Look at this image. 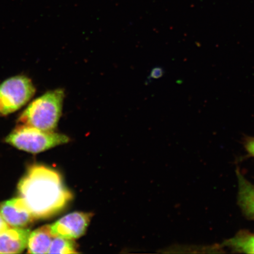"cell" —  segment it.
Masks as SVG:
<instances>
[{"mask_svg":"<svg viewBox=\"0 0 254 254\" xmlns=\"http://www.w3.org/2000/svg\"><path fill=\"white\" fill-rule=\"evenodd\" d=\"M91 217V213L82 212H74L64 216L50 225L53 236L68 240L77 239L86 232Z\"/></svg>","mask_w":254,"mask_h":254,"instance_id":"obj_5","label":"cell"},{"mask_svg":"<svg viewBox=\"0 0 254 254\" xmlns=\"http://www.w3.org/2000/svg\"><path fill=\"white\" fill-rule=\"evenodd\" d=\"M238 178L240 206L247 215L254 218V186L241 174H238Z\"/></svg>","mask_w":254,"mask_h":254,"instance_id":"obj_9","label":"cell"},{"mask_svg":"<svg viewBox=\"0 0 254 254\" xmlns=\"http://www.w3.org/2000/svg\"><path fill=\"white\" fill-rule=\"evenodd\" d=\"M36 93L31 79L25 75H17L0 84V113L6 116L21 109Z\"/></svg>","mask_w":254,"mask_h":254,"instance_id":"obj_4","label":"cell"},{"mask_svg":"<svg viewBox=\"0 0 254 254\" xmlns=\"http://www.w3.org/2000/svg\"><path fill=\"white\" fill-rule=\"evenodd\" d=\"M75 243L72 240L54 237L49 254H77Z\"/></svg>","mask_w":254,"mask_h":254,"instance_id":"obj_11","label":"cell"},{"mask_svg":"<svg viewBox=\"0 0 254 254\" xmlns=\"http://www.w3.org/2000/svg\"><path fill=\"white\" fill-rule=\"evenodd\" d=\"M246 148L247 151L254 156V138L250 139V141H248Z\"/></svg>","mask_w":254,"mask_h":254,"instance_id":"obj_14","label":"cell"},{"mask_svg":"<svg viewBox=\"0 0 254 254\" xmlns=\"http://www.w3.org/2000/svg\"><path fill=\"white\" fill-rule=\"evenodd\" d=\"M31 231L28 228L12 227L0 234V254H20L27 247Z\"/></svg>","mask_w":254,"mask_h":254,"instance_id":"obj_7","label":"cell"},{"mask_svg":"<svg viewBox=\"0 0 254 254\" xmlns=\"http://www.w3.org/2000/svg\"><path fill=\"white\" fill-rule=\"evenodd\" d=\"M0 213L12 227L25 228L34 220L24 199L20 196L0 204Z\"/></svg>","mask_w":254,"mask_h":254,"instance_id":"obj_6","label":"cell"},{"mask_svg":"<svg viewBox=\"0 0 254 254\" xmlns=\"http://www.w3.org/2000/svg\"><path fill=\"white\" fill-rule=\"evenodd\" d=\"M17 190L34 219L39 220L59 214L72 198L60 174L43 165L30 167L19 182Z\"/></svg>","mask_w":254,"mask_h":254,"instance_id":"obj_1","label":"cell"},{"mask_svg":"<svg viewBox=\"0 0 254 254\" xmlns=\"http://www.w3.org/2000/svg\"><path fill=\"white\" fill-rule=\"evenodd\" d=\"M65 92L63 89L49 91L31 102L19 117V125L52 131L62 114Z\"/></svg>","mask_w":254,"mask_h":254,"instance_id":"obj_2","label":"cell"},{"mask_svg":"<svg viewBox=\"0 0 254 254\" xmlns=\"http://www.w3.org/2000/svg\"><path fill=\"white\" fill-rule=\"evenodd\" d=\"M226 245L237 252L254 254V234H241L228 240Z\"/></svg>","mask_w":254,"mask_h":254,"instance_id":"obj_10","label":"cell"},{"mask_svg":"<svg viewBox=\"0 0 254 254\" xmlns=\"http://www.w3.org/2000/svg\"><path fill=\"white\" fill-rule=\"evenodd\" d=\"M54 236L50 225H44L30 233L27 249L30 254H49Z\"/></svg>","mask_w":254,"mask_h":254,"instance_id":"obj_8","label":"cell"},{"mask_svg":"<svg viewBox=\"0 0 254 254\" xmlns=\"http://www.w3.org/2000/svg\"><path fill=\"white\" fill-rule=\"evenodd\" d=\"M164 73V69L161 67H155L152 69L150 76L148 78V80L152 79H158L163 75Z\"/></svg>","mask_w":254,"mask_h":254,"instance_id":"obj_12","label":"cell"},{"mask_svg":"<svg viewBox=\"0 0 254 254\" xmlns=\"http://www.w3.org/2000/svg\"><path fill=\"white\" fill-rule=\"evenodd\" d=\"M9 224L3 218L1 213H0V234L4 233L5 231H7L8 228H10Z\"/></svg>","mask_w":254,"mask_h":254,"instance_id":"obj_13","label":"cell"},{"mask_svg":"<svg viewBox=\"0 0 254 254\" xmlns=\"http://www.w3.org/2000/svg\"><path fill=\"white\" fill-rule=\"evenodd\" d=\"M5 142L19 150L39 153L69 141L67 136L54 131H43L35 127L18 125L5 138Z\"/></svg>","mask_w":254,"mask_h":254,"instance_id":"obj_3","label":"cell"}]
</instances>
